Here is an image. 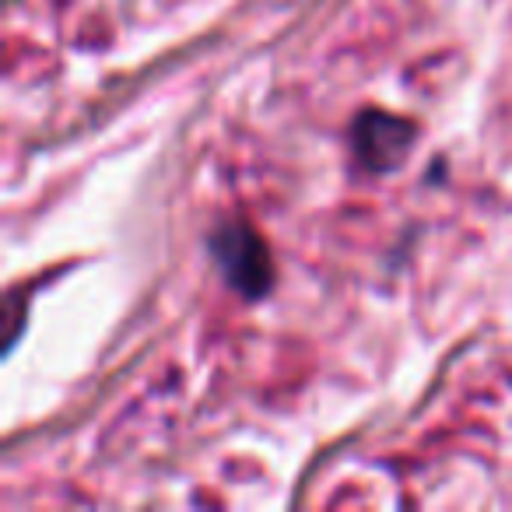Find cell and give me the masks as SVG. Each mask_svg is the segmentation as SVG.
I'll return each mask as SVG.
<instances>
[{
	"instance_id": "7a4b0ae2",
	"label": "cell",
	"mask_w": 512,
	"mask_h": 512,
	"mask_svg": "<svg viewBox=\"0 0 512 512\" xmlns=\"http://www.w3.org/2000/svg\"><path fill=\"white\" fill-rule=\"evenodd\" d=\"M418 141V123L386 109H362L351 123V148L372 172H393L404 165Z\"/></svg>"
},
{
	"instance_id": "6da1fadb",
	"label": "cell",
	"mask_w": 512,
	"mask_h": 512,
	"mask_svg": "<svg viewBox=\"0 0 512 512\" xmlns=\"http://www.w3.org/2000/svg\"><path fill=\"white\" fill-rule=\"evenodd\" d=\"M211 256L221 278L242 299H264L274 285V260L264 235L246 221H225L211 235Z\"/></svg>"
}]
</instances>
